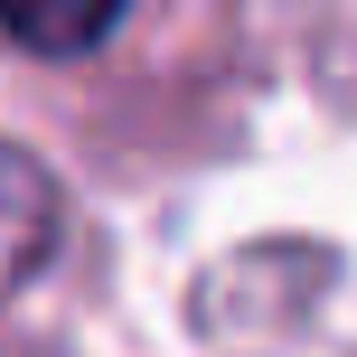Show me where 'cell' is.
Segmentation results:
<instances>
[{"label": "cell", "instance_id": "1", "mask_svg": "<svg viewBox=\"0 0 357 357\" xmlns=\"http://www.w3.org/2000/svg\"><path fill=\"white\" fill-rule=\"evenodd\" d=\"M56 226H66V207H56V178L38 169L19 142H0V301H10V291H29L38 273H47Z\"/></svg>", "mask_w": 357, "mask_h": 357}, {"label": "cell", "instance_id": "2", "mask_svg": "<svg viewBox=\"0 0 357 357\" xmlns=\"http://www.w3.org/2000/svg\"><path fill=\"white\" fill-rule=\"evenodd\" d=\"M113 19H123V0H0V29H10L19 47H38V56H85V47H104Z\"/></svg>", "mask_w": 357, "mask_h": 357}]
</instances>
